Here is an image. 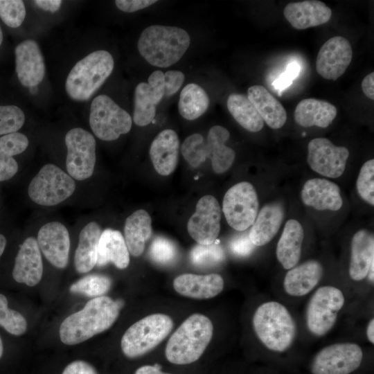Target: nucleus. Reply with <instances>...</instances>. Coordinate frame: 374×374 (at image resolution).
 I'll use <instances>...</instances> for the list:
<instances>
[{
    "mask_svg": "<svg viewBox=\"0 0 374 374\" xmlns=\"http://www.w3.org/2000/svg\"><path fill=\"white\" fill-rule=\"evenodd\" d=\"M123 303L102 296L89 300L80 311L67 317L59 334L62 343L75 345L109 329L117 319Z\"/></svg>",
    "mask_w": 374,
    "mask_h": 374,
    "instance_id": "f257e3e1",
    "label": "nucleus"
},
{
    "mask_svg": "<svg viewBox=\"0 0 374 374\" xmlns=\"http://www.w3.org/2000/svg\"><path fill=\"white\" fill-rule=\"evenodd\" d=\"M190 44V37L183 28L151 25L142 31L137 48L141 55L149 64L166 68L181 60Z\"/></svg>",
    "mask_w": 374,
    "mask_h": 374,
    "instance_id": "f03ea898",
    "label": "nucleus"
},
{
    "mask_svg": "<svg viewBox=\"0 0 374 374\" xmlns=\"http://www.w3.org/2000/svg\"><path fill=\"white\" fill-rule=\"evenodd\" d=\"M213 325L204 314L195 313L189 316L170 336L165 355L172 364H191L202 355L211 341Z\"/></svg>",
    "mask_w": 374,
    "mask_h": 374,
    "instance_id": "7ed1b4c3",
    "label": "nucleus"
},
{
    "mask_svg": "<svg viewBox=\"0 0 374 374\" xmlns=\"http://www.w3.org/2000/svg\"><path fill=\"white\" fill-rule=\"evenodd\" d=\"M252 323L258 339L269 350L285 352L294 341L296 323L288 309L279 302L260 304L253 314Z\"/></svg>",
    "mask_w": 374,
    "mask_h": 374,
    "instance_id": "20e7f679",
    "label": "nucleus"
},
{
    "mask_svg": "<svg viewBox=\"0 0 374 374\" xmlns=\"http://www.w3.org/2000/svg\"><path fill=\"white\" fill-rule=\"evenodd\" d=\"M114 67L109 52L98 50L89 53L69 73L65 82L66 93L76 101L88 100L109 77Z\"/></svg>",
    "mask_w": 374,
    "mask_h": 374,
    "instance_id": "39448f33",
    "label": "nucleus"
},
{
    "mask_svg": "<svg viewBox=\"0 0 374 374\" xmlns=\"http://www.w3.org/2000/svg\"><path fill=\"white\" fill-rule=\"evenodd\" d=\"M172 328L173 321L168 315H148L125 332L121 341L122 351L129 358L143 355L166 339Z\"/></svg>",
    "mask_w": 374,
    "mask_h": 374,
    "instance_id": "423d86ee",
    "label": "nucleus"
},
{
    "mask_svg": "<svg viewBox=\"0 0 374 374\" xmlns=\"http://www.w3.org/2000/svg\"><path fill=\"white\" fill-rule=\"evenodd\" d=\"M75 190L73 179L53 163L44 165L30 181L28 196L35 203L52 206L70 197Z\"/></svg>",
    "mask_w": 374,
    "mask_h": 374,
    "instance_id": "0eeeda50",
    "label": "nucleus"
},
{
    "mask_svg": "<svg viewBox=\"0 0 374 374\" xmlns=\"http://www.w3.org/2000/svg\"><path fill=\"white\" fill-rule=\"evenodd\" d=\"M345 297L342 291L332 285L319 287L309 300L305 321L308 330L314 336L326 335L335 326Z\"/></svg>",
    "mask_w": 374,
    "mask_h": 374,
    "instance_id": "6e6552de",
    "label": "nucleus"
},
{
    "mask_svg": "<svg viewBox=\"0 0 374 374\" xmlns=\"http://www.w3.org/2000/svg\"><path fill=\"white\" fill-rule=\"evenodd\" d=\"M130 115L109 96L99 95L91 102L89 125L93 134L100 140H116L128 133L132 127Z\"/></svg>",
    "mask_w": 374,
    "mask_h": 374,
    "instance_id": "1a4fd4ad",
    "label": "nucleus"
},
{
    "mask_svg": "<svg viewBox=\"0 0 374 374\" xmlns=\"http://www.w3.org/2000/svg\"><path fill=\"white\" fill-rule=\"evenodd\" d=\"M259 202L253 186L247 181L239 182L225 193L222 211L230 226L242 231L251 226L258 213Z\"/></svg>",
    "mask_w": 374,
    "mask_h": 374,
    "instance_id": "9d476101",
    "label": "nucleus"
},
{
    "mask_svg": "<svg viewBox=\"0 0 374 374\" xmlns=\"http://www.w3.org/2000/svg\"><path fill=\"white\" fill-rule=\"evenodd\" d=\"M67 148L66 167L69 175L73 179L82 181L89 178L96 164V142L88 131L75 127L65 136Z\"/></svg>",
    "mask_w": 374,
    "mask_h": 374,
    "instance_id": "9b49d317",
    "label": "nucleus"
},
{
    "mask_svg": "<svg viewBox=\"0 0 374 374\" xmlns=\"http://www.w3.org/2000/svg\"><path fill=\"white\" fill-rule=\"evenodd\" d=\"M362 348L355 343L344 342L321 348L311 363L312 374H350L361 365Z\"/></svg>",
    "mask_w": 374,
    "mask_h": 374,
    "instance_id": "f8f14e48",
    "label": "nucleus"
},
{
    "mask_svg": "<svg viewBox=\"0 0 374 374\" xmlns=\"http://www.w3.org/2000/svg\"><path fill=\"white\" fill-rule=\"evenodd\" d=\"M308 150V163L313 171L330 178L344 173L349 157L346 148L336 146L326 138H315L309 142Z\"/></svg>",
    "mask_w": 374,
    "mask_h": 374,
    "instance_id": "ddd939ff",
    "label": "nucleus"
},
{
    "mask_svg": "<svg viewBox=\"0 0 374 374\" xmlns=\"http://www.w3.org/2000/svg\"><path fill=\"white\" fill-rule=\"evenodd\" d=\"M221 208L212 195L201 197L197 203L195 212L187 224V230L197 244L208 245L217 240L220 231Z\"/></svg>",
    "mask_w": 374,
    "mask_h": 374,
    "instance_id": "4468645a",
    "label": "nucleus"
},
{
    "mask_svg": "<svg viewBox=\"0 0 374 374\" xmlns=\"http://www.w3.org/2000/svg\"><path fill=\"white\" fill-rule=\"evenodd\" d=\"M352 57L349 41L342 36L332 37L320 48L316 60L317 71L326 80H336L346 71Z\"/></svg>",
    "mask_w": 374,
    "mask_h": 374,
    "instance_id": "2eb2a0df",
    "label": "nucleus"
},
{
    "mask_svg": "<svg viewBox=\"0 0 374 374\" xmlns=\"http://www.w3.org/2000/svg\"><path fill=\"white\" fill-rule=\"evenodd\" d=\"M39 249L57 268L64 269L69 261L70 238L66 226L59 222H51L39 230L37 238Z\"/></svg>",
    "mask_w": 374,
    "mask_h": 374,
    "instance_id": "dca6fc26",
    "label": "nucleus"
},
{
    "mask_svg": "<svg viewBox=\"0 0 374 374\" xmlns=\"http://www.w3.org/2000/svg\"><path fill=\"white\" fill-rule=\"evenodd\" d=\"M15 71L19 82L26 87L38 85L45 75V64L38 44L33 39L19 43L15 49Z\"/></svg>",
    "mask_w": 374,
    "mask_h": 374,
    "instance_id": "f3484780",
    "label": "nucleus"
},
{
    "mask_svg": "<svg viewBox=\"0 0 374 374\" xmlns=\"http://www.w3.org/2000/svg\"><path fill=\"white\" fill-rule=\"evenodd\" d=\"M43 274V264L37 240L27 238L20 245L15 257L12 277L18 283L33 287L39 283Z\"/></svg>",
    "mask_w": 374,
    "mask_h": 374,
    "instance_id": "a211bd4d",
    "label": "nucleus"
},
{
    "mask_svg": "<svg viewBox=\"0 0 374 374\" xmlns=\"http://www.w3.org/2000/svg\"><path fill=\"white\" fill-rule=\"evenodd\" d=\"M303 204L318 211H336L341 208L343 200L337 184L325 179L308 180L301 190Z\"/></svg>",
    "mask_w": 374,
    "mask_h": 374,
    "instance_id": "6ab92c4d",
    "label": "nucleus"
},
{
    "mask_svg": "<svg viewBox=\"0 0 374 374\" xmlns=\"http://www.w3.org/2000/svg\"><path fill=\"white\" fill-rule=\"evenodd\" d=\"M283 15L296 29L303 30L326 24L332 16V10L323 2L306 0L289 3Z\"/></svg>",
    "mask_w": 374,
    "mask_h": 374,
    "instance_id": "aec40b11",
    "label": "nucleus"
},
{
    "mask_svg": "<svg viewBox=\"0 0 374 374\" xmlns=\"http://www.w3.org/2000/svg\"><path fill=\"white\" fill-rule=\"evenodd\" d=\"M224 286V279L218 274H183L173 280V287L177 293L195 299L213 298L222 292Z\"/></svg>",
    "mask_w": 374,
    "mask_h": 374,
    "instance_id": "412c9836",
    "label": "nucleus"
},
{
    "mask_svg": "<svg viewBox=\"0 0 374 374\" xmlns=\"http://www.w3.org/2000/svg\"><path fill=\"white\" fill-rule=\"evenodd\" d=\"M179 149L177 133L170 129L159 132L150 148V157L155 170L161 175H170L176 168Z\"/></svg>",
    "mask_w": 374,
    "mask_h": 374,
    "instance_id": "4be33fe9",
    "label": "nucleus"
},
{
    "mask_svg": "<svg viewBox=\"0 0 374 374\" xmlns=\"http://www.w3.org/2000/svg\"><path fill=\"white\" fill-rule=\"evenodd\" d=\"M323 269L317 260H309L289 269L283 289L291 296H303L312 292L322 278Z\"/></svg>",
    "mask_w": 374,
    "mask_h": 374,
    "instance_id": "5701e85b",
    "label": "nucleus"
},
{
    "mask_svg": "<svg viewBox=\"0 0 374 374\" xmlns=\"http://www.w3.org/2000/svg\"><path fill=\"white\" fill-rule=\"evenodd\" d=\"M350 258L348 274L355 281L364 279L370 267L374 263V236L366 229L354 234L351 240Z\"/></svg>",
    "mask_w": 374,
    "mask_h": 374,
    "instance_id": "b1692460",
    "label": "nucleus"
},
{
    "mask_svg": "<svg viewBox=\"0 0 374 374\" xmlns=\"http://www.w3.org/2000/svg\"><path fill=\"white\" fill-rule=\"evenodd\" d=\"M283 217L284 211L280 203L265 205L258 213L248 233L252 244L260 247L269 243L280 229Z\"/></svg>",
    "mask_w": 374,
    "mask_h": 374,
    "instance_id": "393cba45",
    "label": "nucleus"
},
{
    "mask_svg": "<svg viewBox=\"0 0 374 374\" xmlns=\"http://www.w3.org/2000/svg\"><path fill=\"white\" fill-rule=\"evenodd\" d=\"M303 238L301 224L294 219L287 220L276 249L277 260L285 269L289 270L298 264Z\"/></svg>",
    "mask_w": 374,
    "mask_h": 374,
    "instance_id": "a878e982",
    "label": "nucleus"
},
{
    "mask_svg": "<svg viewBox=\"0 0 374 374\" xmlns=\"http://www.w3.org/2000/svg\"><path fill=\"white\" fill-rule=\"evenodd\" d=\"M247 97L269 127L279 129L284 125L287 121L286 110L265 87L262 85L250 87Z\"/></svg>",
    "mask_w": 374,
    "mask_h": 374,
    "instance_id": "bb28decb",
    "label": "nucleus"
},
{
    "mask_svg": "<svg viewBox=\"0 0 374 374\" xmlns=\"http://www.w3.org/2000/svg\"><path fill=\"white\" fill-rule=\"evenodd\" d=\"M109 262L118 269H125L130 263V253L122 233L106 229L99 240L96 265L103 267Z\"/></svg>",
    "mask_w": 374,
    "mask_h": 374,
    "instance_id": "cd10ccee",
    "label": "nucleus"
},
{
    "mask_svg": "<svg viewBox=\"0 0 374 374\" xmlns=\"http://www.w3.org/2000/svg\"><path fill=\"white\" fill-rule=\"evenodd\" d=\"M337 114L332 104L315 98H305L296 105L294 118L301 126H317L326 128L333 121Z\"/></svg>",
    "mask_w": 374,
    "mask_h": 374,
    "instance_id": "c85d7f7f",
    "label": "nucleus"
},
{
    "mask_svg": "<svg viewBox=\"0 0 374 374\" xmlns=\"http://www.w3.org/2000/svg\"><path fill=\"white\" fill-rule=\"evenodd\" d=\"M101 233V228L96 222L88 223L81 230L74 257V265L78 272L87 273L96 265Z\"/></svg>",
    "mask_w": 374,
    "mask_h": 374,
    "instance_id": "c756f323",
    "label": "nucleus"
},
{
    "mask_svg": "<svg viewBox=\"0 0 374 374\" xmlns=\"http://www.w3.org/2000/svg\"><path fill=\"white\" fill-rule=\"evenodd\" d=\"M125 241L129 253L140 256L152 235V219L149 213L139 209L127 217L124 226Z\"/></svg>",
    "mask_w": 374,
    "mask_h": 374,
    "instance_id": "7c9ffc66",
    "label": "nucleus"
},
{
    "mask_svg": "<svg viewBox=\"0 0 374 374\" xmlns=\"http://www.w3.org/2000/svg\"><path fill=\"white\" fill-rule=\"evenodd\" d=\"M230 136L229 132L221 125H214L208 131L206 139L208 158L211 160L215 172L221 174L232 166L235 153L225 145Z\"/></svg>",
    "mask_w": 374,
    "mask_h": 374,
    "instance_id": "2f4dec72",
    "label": "nucleus"
},
{
    "mask_svg": "<svg viewBox=\"0 0 374 374\" xmlns=\"http://www.w3.org/2000/svg\"><path fill=\"white\" fill-rule=\"evenodd\" d=\"M29 141L27 136L15 132L0 137V181L11 179L18 171L15 155L26 150Z\"/></svg>",
    "mask_w": 374,
    "mask_h": 374,
    "instance_id": "473e14b6",
    "label": "nucleus"
},
{
    "mask_svg": "<svg viewBox=\"0 0 374 374\" xmlns=\"http://www.w3.org/2000/svg\"><path fill=\"white\" fill-rule=\"evenodd\" d=\"M229 112L237 123L245 130L257 132L264 126V121L247 96L233 93L226 102Z\"/></svg>",
    "mask_w": 374,
    "mask_h": 374,
    "instance_id": "72a5a7b5",
    "label": "nucleus"
},
{
    "mask_svg": "<svg viewBox=\"0 0 374 374\" xmlns=\"http://www.w3.org/2000/svg\"><path fill=\"white\" fill-rule=\"evenodd\" d=\"M209 104L210 99L206 91L197 84L189 83L180 93L178 109L183 118L193 121L204 114Z\"/></svg>",
    "mask_w": 374,
    "mask_h": 374,
    "instance_id": "f704fd0d",
    "label": "nucleus"
},
{
    "mask_svg": "<svg viewBox=\"0 0 374 374\" xmlns=\"http://www.w3.org/2000/svg\"><path fill=\"white\" fill-rule=\"evenodd\" d=\"M158 104L148 82H142L138 84L134 91V123L143 127L152 123Z\"/></svg>",
    "mask_w": 374,
    "mask_h": 374,
    "instance_id": "c9c22d12",
    "label": "nucleus"
},
{
    "mask_svg": "<svg viewBox=\"0 0 374 374\" xmlns=\"http://www.w3.org/2000/svg\"><path fill=\"white\" fill-rule=\"evenodd\" d=\"M112 280L103 274H90L73 283L69 287L72 293L82 294L89 297H99L106 294L110 289Z\"/></svg>",
    "mask_w": 374,
    "mask_h": 374,
    "instance_id": "e433bc0d",
    "label": "nucleus"
},
{
    "mask_svg": "<svg viewBox=\"0 0 374 374\" xmlns=\"http://www.w3.org/2000/svg\"><path fill=\"white\" fill-rule=\"evenodd\" d=\"M181 154L193 167H197L208 158L206 141L200 134H193L186 138L181 148Z\"/></svg>",
    "mask_w": 374,
    "mask_h": 374,
    "instance_id": "4c0bfd02",
    "label": "nucleus"
},
{
    "mask_svg": "<svg viewBox=\"0 0 374 374\" xmlns=\"http://www.w3.org/2000/svg\"><path fill=\"white\" fill-rule=\"evenodd\" d=\"M0 326L17 336L23 335L27 328L25 318L19 312L8 308L7 299L2 294H0Z\"/></svg>",
    "mask_w": 374,
    "mask_h": 374,
    "instance_id": "58836bf2",
    "label": "nucleus"
},
{
    "mask_svg": "<svg viewBox=\"0 0 374 374\" xmlns=\"http://www.w3.org/2000/svg\"><path fill=\"white\" fill-rule=\"evenodd\" d=\"M224 258L222 247L214 242L204 245L197 244L190 252L193 264L199 267H209L221 262Z\"/></svg>",
    "mask_w": 374,
    "mask_h": 374,
    "instance_id": "ea45409f",
    "label": "nucleus"
},
{
    "mask_svg": "<svg viewBox=\"0 0 374 374\" xmlns=\"http://www.w3.org/2000/svg\"><path fill=\"white\" fill-rule=\"evenodd\" d=\"M25 122L24 112L15 105H0V136L17 132Z\"/></svg>",
    "mask_w": 374,
    "mask_h": 374,
    "instance_id": "a19ab883",
    "label": "nucleus"
},
{
    "mask_svg": "<svg viewBox=\"0 0 374 374\" xmlns=\"http://www.w3.org/2000/svg\"><path fill=\"white\" fill-rule=\"evenodd\" d=\"M358 194L370 205H374V159L366 161L361 168L356 183Z\"/></svg>",
    "mask_w": 374,
    "mask_h": 374,
    "instance_id": "79ce46f5",
    "label": "nucleus"
},
{
    "mask_svg": "<svg viewBox=\"0 0 374 374\" xmlns=\"http://www.w3.org/2000/svg\"><path fill=\"white\" fill-rule=\"evenodd\" d=\"M26 17V8L21 0H0V17L10 28L21 25Z\"/></svg>",
    "mask_w": 374,
    "mask_h": 374,
    "instance_id": "37998d69",
    "label": "nucleus"
},
{
    "mask_svg": "<svg viewBox=\"0 0 374 374\" xmlns=\"http://www.w3.org/2000/svg\"><path fill=\"white\" fill-rule=\"evenodd\" d=\"M177 253L175 244L166 238L156 237L150 245V256L154 262L159 264L171 263L175 260Z\"/></svg>",
    "mask_w": 374,
    "mask_h": 374,
    "instance_id": "c03bdc74",
    "label": "nucleus"
},
{
    "mask_svg": "<svg viewBox=\"0 0 374 374\" xmlns=\"http://www.w3.org/2000/svg\"><path fill=\"white\" fill-rule=\"evenodd\" d=\"M185 75L180 71L170 70L164 73V93L170 96L177 93L182 86Z\"/></svg>",
    "mask_w": 374,
    "mask_h": 374,
    "instance_id": "a18cd8bd",
    "label": "nucleus"
},
{
    "mask_svg": "<svg viewBox=\"0 0 374 374\" xmlns=\"http://www.w3.org/2000/svg\"><path fill=\"white\" fill-rule=\"evenodd\" d=\"M148 84H149L157 102L159 103L165 96L164 73L159 70L154 71L149 76Z\"/></svg>",
    "mask_w": 374,
    "mask_h": 374,
    "instance_id": "49530a36",
    "label": "nucleus"
},
{
    "mask_svg": "<svg viewBox=\"0 0 374 374\" xmlns=\"http://www.w3.org/2000/svg\"><path fill=\"white\" fill-rule=\"evenodd\" d=\"M254 245L251 242L248 234H242L235 237L230 244L232 252L238 256H247L251 253Z\"/></svg>",
    "mask_w": 374,
    "mask_h": 374,
    "instance_id": "de8ad7c7",
    "label": "nucleus"
},
{
    "mask_svg": "<svg viewBox=\"0 0 374 374\" xmlns=\"http://www.w3.org/2000/svg\"><path fill=\"white\" fill-rule=\"evenodd\" d=\"M157 2L155 0H116L115 4L121 11L134 12L144 9Z\"/></svg>",
    "mask_w": 374,
    "mask_h": 374,
    "instance_id": "09e8293b",
    "label": "nucleus"
},
{
    "mask_svg": "<svg viewBox=\"0 0 374 374\" xmlns=\"http://www.w3.org/2000/svg\"><path fill=\"white\" fill-rule=\"evenodd\" d=\"M62 374H98L96 369L89 363L76 360L68 364Z\"/></svg>",
    "mask_w": 374,
    "mask_h": 374,
    "instance_id": "8fccbe9b",
    "label": "nucleus"
},
{
    "mask_svg": "<svg viewBox=\"0 0 374 374\" xmlns=\"http://www.w3.org/2000/svg\"><path fill=\"white\" fill-rule=\"evenodd\" d=\"M362 89L364 95L368 98L374 99V73L371 72L366 75L362 82Z\"/></svg>",
    "mask_w": 374,
    "mask_h": 374,
    "instance_id": "3c124183",
    "label": "nucleus"
},
{
    "mask_svg": "<svg viewBox=\"0 0 374 374\" xmlns=\"http://www.w3.org/2000/svg\"><path fill=\"white\" fill-rule=\"evenodd\" d=\"M33 2L39 8L51 12H57L62 3L60 0H36Z\"/></svg>",
    "mask_w": 374,
    "mask_h": 374,
    "instance_id": "603ef678",
    "label": "nucleus"
},
{
    "mask_svg": "<svg viewBox=\"0 0 374 374\" xmlns=\"http://www.w3.org/2000/svg\"><path fill=\"white\" fill-rule=\"evenodd\" d=\"M134 374H170L163 373L159 365H145L139 368Z\"/></svg>",
    "mask_w": 374,
    "mask_h": 374,
    "instance_id": "864d4df0",
    "label": "nucleus"
},
{
    "mask_svg": "<svg viewBox=\"0 0 374 374\" xmlns=\"http://www.w3.org/2000/svg\"><path fill=\"white\" fill-rule=\"evenodd\" d=\"M300 71V66L296 62L290 63L285 71V73L291 80L294 79Z\"/></svg>",
    "mask_w": 374,
    "mask_h": 374,
    "instance_id": "5fc2aeb1",
    "label": "nucleus"
},
{
    "mask_svg": "<svg viewBox=\"0 0 374 374\" xmlns=\"http://www.w3.org/2000/svg\"><path fill=\"white\" fill-rule=\"evenodd\" d=\"M366 337L368 340L372 344H374V319L372 318L366 327Z\"/></svg>",
    "mask_w": 374,
    "mask_h": 374,
    "instance_id": "6e6d98bb",
    "label": "nucleus"
},
{
    "mask_svg": "<svg viewBox=\"0 0 374 374\" xmlns=\"http://www.w3.org/2000/svg\"><path fill=\"white\" fill-rule=\"evenodd\" d=\"M6 245V239L4 235L0 234V257L3 254Z\"/></svg>",
    "mask_w": 374,
    "mask_h": 374,
    "instance_id": "4d7b16f0",
    "label": "nucleus"
},
{
    "mask_svg": "<svg viewBox=\"0 0 374 374\" xmlns=\"http://www.w3.org/2000/svg\"><path fill=\"white\" fill-rule=\"evenodd\" d=\"M3 351V343H2V340H1V337H0V358L2 356Z\"/></svg>",
    "mask_w": 374,
    "mask_h": 374,
    "instance_id": "13d9d810",
    "label": "nucleus"
},
{
    "mask_svg": "<svg viewBox=\"0 0 374 374\" xmlns=\"http://www.w3.org/2000/svg\"><path fill=\"white\" fill-rule=\"evenodd\" d=\"M2 42H3V32L0 26V46L2 44Z\"/></svg>",
    "mask_w": 374,
    "mask_h": 374,
    "instance_id": "bf43d9fd",
    "label": "nucleus"
}]
</instances>
